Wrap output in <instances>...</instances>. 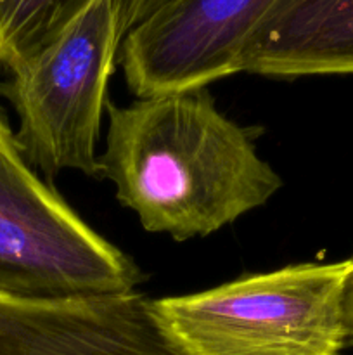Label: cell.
Returning a JSON list of instances; mask_svg holds the SVG:
<instances>
[{
  "instance_id": "2",
  "label": "cell",
  "mask_w": 353,
  "mask_h": 355,
  "mask_svg": "<svg viewBox=\"0 0 353 355\" xmlns=\"http://www.w3.org/2000/svg\"><path fill=\"white\" fill-rule=\"evenodd\" d=\"M352 262H305L151 300L180 355H339Z\"/></svg>"
},
{
  "instance_id": "8",
  "label": "cell",
  "mask_w": 353,
  "mask_h": 355,
  "mask_svg": "<svg viewBox=\"0 0 353 355\" xmlns=\"http://www.w3.org/2000/svg\"><path fill=\"white\" fill-rule=\"evenodd\" d=\"M93 0H0V71L61 35Z\"/></svg>"
},
{
  "instance_id": "1",
  "label": "cell",
  "mask_w": 353,
  "mask_h": 355,
  "mask_svg": "<svg viewBox=\"0 0 353 355\" xmlns=\"http://www.w3.org/2000/svg\"><path fill=\"white\" fill-rule=\"evenodd\" d=\"M100 175L147 232L204 238L269 203L282 179L255 135L225 116L206 87L107 101Z\"/></svg>"
},
{
  "instance_id": "7",
  "label": "cell",
  "mask_w": 353,
  "mask_h": 355,
  "mask_svg": "<svg viewBox=\"0 0 353 355\" xmlns=\"http://www.w3.org/2000/svg\"><path fill=\"white\" fill-rule=\"evenodd\" d=\"M241 71L353 75V0H277L246 45Z\"/></svg>"
},
{
  "instance_id": "3",
  "label": "cell",
  "mask_w": 353,
  "mask_h": 355,
  "mask_svg": "<svg viewBox=\"0 0 353 355\" xmlns=\"http://www.w3.org/2000/svg\"><path fill=\"white\" fill-rule=\"evenodd\" d=\"M121 40L116 2L93 0L0 82V97L17 116V148L45 179L100 177L97 142Z\"/></svg>"
},
{
  "instance_id": "10",
  "label": "cell",
  "mask_w": 353,
  "mask_h": 355,
  "mask_svg": "<svg viewBox=\"0 0 353 355\" xmlns=\"http://www.w3.org/2000/svg\"><path fill=\"white\" fill-rule=\"evenodd\" d=\"M352 270H350L348 283H346V298H345V312H346V347H353V257Z\"/></svg>"
},
{
  "instance_id": "5",
  "label": "cell",
  "mask_w": 353,
  "mask_h": 355,
  "mask_svg": "<svg viewBox=\"0 0 353 355\" xmlns=\"http://www.w3.org/2000/svg\"><path fill=\"white\" fill-rule=\"evenodd\" d=\"M277 0H173L123 37L116 64L137 97L208 87L241 71Z\"/></svg>"
},
{
  "instance_id": "9",
  "label": "cell",
  "mask_w": 353,
  "mask_h": 355,
  "mask_svg": "<svg viewBox=\"0 0 353 355\" xmlns=\"http://www.w3.org/2000/svg\"><path fill=\"white\" fill-rule=\"evenodd\" d=\"M114 2H116L121 35L125 37L128 31L144 23L173 0H114Z\"/></svg>"
},
{
  "instance_id": "4",
  "label": "cell",
  "mask_w": 353,
  "mask_h": 355,
  "mask_svg": "<svg viewBox=\"0 0 353 355\" xmlns=\"http://www.w3.org/2000/svg\"><path fill=\"white\" fill-rule=\"evenodd\" d=\"M145 279L24 159L0 113V295L128 293Z\"/></svg>"
},
{
  "instance_id": "6",
  "label": "cell",
  "mask_w": 353,
  "mask_h": 355,
  "mask_svg": "<svg viewBox=\"0 0 353 355\" xmlns=\"http://www.w3.org/2000/svg\"><path fill=\"white\" fill-rule=\"evenodd\" d=\"M144 293L0 295V355H180Z\"/></svg>"
}]
</instances>
